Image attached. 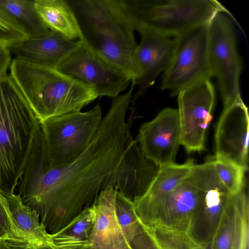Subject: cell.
Segmentation results:
<instances>
[{
  "instance_id": "6da1fadb",
  "label": "cell",
  "mask_w": 249,
  "mask_h": 249,
  "mask_svg": "<svg viewBox=\"0 0 249 249\" xmlns=\"http://www.w3.org/2000/svg\"><path fill=\"white\" fill-rule=\"evenodd\" d=\"M132 92L113 98L94 139L74 160L61 168L50 166L45 148L36 143L18 182L22 202L36 211L53 234L84 210L101 192L112 185L115 174L135 140L126 121Z\"/></svg>"
},
{
  "instance_id": "7a4b0ae2",
  "label": "cell",
  "mask_w": 249,
  "mask_h": 249,
  "mask_svg": "<svg viewBox=\"0 0 249 249\" xmlns=\"http://www.w3.org/2000/svg\"><path fill=\"white\" fill-rule=\"evenodd\" d=\"M40 128L39 121L7 75L0 80V194L6 197L14 193Z\"/></svg>"
},
{
  "instance_id": "3957f363",
  "label": "cell",
  "mask_w": 249,
  "mask_h": 249,
  "mask_svg": "<svg viewBox=\"0 0 249 249\" xmlns=\"http://www.w3.org/2000/svg\"><path fill=\"white\" fill-rule=\"evenodd\" d=\"M67 1L78 21L82 34L81 40L103 59L128 75L137 44L135 30L120 0Z\"/></svg>"
},
{
  "instance_id": "277c9868",
  "label": "cell",
  "mask_w": 249,
  "mask_h": 249,
  "mask_svg": "<svg viewBox=\"0 0 249 249\" xmlns=\"http://www.w3.org/2000/svg\"><path fill=\"white\" fill-rule=\"evenodd\" d=\"M10 70V76L39 122L80 111L98 97L90 89L56 69L15 58Z\"/></svg>"
},
{
  "instance_id": "5b68a950",
  "label": "cell",
  "mask_w": 249,
  "mask_h": 249,
  "mask_svg": "<svg viewBox=\"0 0 249 249\" xmlns=\"http://www.w3.org/2000/svg\"><path fill=\"white\" fill-rule=\"evenodd\" d=\"M135 31L178 36L207 24L217 13H229L215 0H119Z\"/></svg>"
},
{
  "instance_id": "8992f818",
  "label": "cell",
  "mask_w": 249,
  "mask_h": 249,
  "mask_svg": "<svg viewBox=\"0 0 249 249\" xmlns=\"http://www.w3.org/2000/svg\"><path fill=\"white\" fill-rule=\"evenodd\" d=\"M103 120L99 104L86 111H75L39 122L49 165L69 164L87 149Z\"/></svg>"
},
{
  "instance_id": "52a82bcc",
  "label": "cell",
  "mask_w": 249,
  "mask_h": 249,
  "mask_svg": "<svg viewBox=\"0 0 249 249\" xmlns=\"http://www.w3.org/2000/svg\"><path fill=\"white\" fill-rule=\"evenodd\" d=\"M208 24L178 36L172 58L163 73L161 89L176 96L184 88L213 76L208 55Z\"/></svg>"
},
{
  "instance_id": "ba28073f",
  "label": "cell",
  "mask_w": 249,
  "mask_h": 249,
  "mask_svg": "<svg viewBox=\"0 0 249 249\" xmlns=\"http://www.w3.org/2000/svg\"><path fill=\"white\" fill-rule=\"evenodd\" d=\"M224 12L208 24V49L213 76L217 81L224 107L241 96V63L231 23ZM229 14L230 13H228Z\"/></svg>"
},
{
  "instance_id": "9c48e42d",
  "label": "cell",
  "mask_w": 249,
  "mask_h": 249,
  "mask_svg": "<svg viewBox=\"0 0 249 249\" xmlns=\"http://www.w3.org/2000/svg\"><path fill=\"white\" fill-rule=\"evenodd\" d=\"M186 179L195 186L199 195L190 233L208 248L231 195L220 180L212 159L194 164Z\"/></svg>"
},
{
  "instance_id": "30bf717a",
  "label": "cell",
  "mask_w": 249,
  "mask_h": 249,
  "mask_svg": "<svg viewBox=\"0 0 249 249\" xmlns=\"http://www.w3.org/2000/svg\"><path fill=\"white\" fill-rule=\"evenodd\" d=\"M56 69L90 89L98 97L114 98L124 90L131 81L128 75L81 40Z\"/></svg>"
},
{
  "instance_id": "8fae6325",
  "label": "cell",
  "mask_w": 249,
  "mask_h": 249,
  "mask_svg": "<svg viewBox=\"0 0 249 249\" xmlns=\"http://www.w3.org/2000/svg\"><path fill=\"white\" fill-rule=\"evenodd\" d=\"M177 96L180 144L188 153L202 151L214 103L213 85L210 79L202 80L182 89Z\"/></svg>"
},
{
  "instance_id": "7c38bea8",
  "label": "cell",
  "mask_w": 249,
  "mask_h": 249,
  "mask_svg": "<svg viewBox=\"0 0 249 249\" xmlns=\"http://www.w3.org/2000/svg\"><path fill=\"white\" fill-rule=\"evenodd\" d=\"M199 202L196 188L187 179L169 194L141 206V213L150 225H163L190 233Z\"/></svg>"
},
{
  "instance_id": "4fadbf2b",
  "label": "cell",
  "mask_w": 249,
  "mask_h": 249,
  "mask_svg": "<svg viewBox=\"0 0 249 249\" xmlns=\"http://www.w3.org/2000/svg\"><path fill=\"white\" fill-rule=\"evenodd\" d=\"M140 35L141 41L132 56L128 73L132 85L139 86L135 98L152 86L159 74L166 69L178 37L149 33Z\"/></svg>"
},
{
  "instance_id": "5bb4252c",
  "label": "cell",
  "mask_w": 249,
  "mask_h": 249,
  "mask_svg": "<svg viewBox=\"0 0 249 249\" xmlns=\"http://www.w3.org/2000/svg\"><path fill=\"white\" fill-rule=\"evenodd\" d=\"M249 114L240 97L224 107L216 128L215 158L248 169Z\"/></svg>"
},
{
  "instance_id": "9a60e30c",
  "label": "cell",
  "mask_w": 249,
  "mask_h": 249,
  "mask_svg": "<svg viewBox=\"0 0 249 249\" xmlns=\"http://www.w3.org/2000/svg\"><path fill=\"white\" fill-rule=\"evenodd\" d=\"M180 137L178 110L167 107L142 124L137 142L144 156L162 167L175 163Z\"/></svg>"
},
{
  "instance_id": "2e32d148",
  "label": "cell",
  "mask_w": 249,
  "mask_h": 249,
  "mask_svg": "<svg viewBox=\"0 0 249 249\" xmlns=\"http://www.w3.org/2000/svg\"><path fill=\"white\" fill-rule=\"evenodd\" d=\"M249 198L242 189L231 195L208 249H248Z\"/></svg>"
},
{
  "instance_id": "e0dca14e",
  "label": "cell",
  "mask_w": 249,
  "mask_h": 249,
  "mask_svg": "<svg viewBox=\"0 0 249 249\" xmlns=\"http://www.w3.org/2000/svg\"><path fill=\"white\" fill-rule=\"evenodd\" d=\"M80 40H71L51 30L48 34L27 39L9 49L18 59L32 64L56 69L79 45Z\"/></svg>"
},
{
  "instance_id": "ac0fdd59",
  "label": "cell",
  "mask_w": 249,
  "mask_h": 249,
  "mask_svg": "<svg viewBox=\"0 0 249 249\" xmlns=\"http://www.w3.org/2000/svg\"><path fill=\"white\" fill-rule=\"evenodd\" d=\"M135 140L116 171L112 186L133 202L147 191L160 167L146 158Z\"/></svg>"
},
{
  "instance_id": "d6986e66",
  "label": "cell",
  "mask_w": 249,
  "mask_h": 249,
  "mask_svg": "<svg viewBox=\"0 0 249 249\" xmlns=\"http://www.w3.org/2000/svg\"><path fill=\"white\" fill-rule=\"evenodd\" d=\"M115 193L112 186H107L94 204L96 218L88 249H130L116 215Z\"/></svg>"
},
{
  "instance_id": "ffe728a7",
  "label": "cell",
  "mask_w": 249,
  "mask_h": 249,
  "mask_svg": "<svg viewBox=\"0 0 249 249\" xmlns=\"http://www.w3.org/2000/svg\"><path fill=\"white\" fill-rule=\"evenodd\" d=\"M6 198L16 229L27 242L26 249L42 245H55L51 234L40 223L39 215L25 205L18 194L14 193Z\"/></svg>"
},
{
  "instance_id": "44dd1931",
  "label": "cell",
  "mask_w": 249,
  "mask_h": 249,
  "mask_svg": "<svg viewBox=\"0 0 249 249\" xmlns=\"http://www.w3.org/2000/svg\"><path fill=\"white\" fill-rule=\"evenodd\" d=\"M116 215L130 249H158L149 231L139 219L132 201L115 190Z\"/></svg>"
},
{
  "instance_id": "7402d4cb",
  "label": "cell",
  "mask_w": 249,
  "mask_h": 249,
  "mask_svg": "<svg viewBox=\"0 0 249 249\" xmlns=\"http://www.w3.org/2000/svg\"><path fill=\"white\" fill-rule=\"evenodd\" d=\"M34 1L39 15L50 30L71 40H81L82 34L78 21L67 0Z\"/></svg>"
},
{
  "instance_id": "603a6c76",
  "label": "cell",
  "mask_w": 249,
  "mask_h": 249,
  "mask_svg": "<svg viewBox=\"0 0 249 249\" xmlns=\"http://www.w3.org/2000/svg\"><path fill=\"white\" fill-rule=\"evenodd\" d=\"M95 218L93 204L82 211L59 231L51 234L53 242L61 249H88Z\"/></svg>"
},
{
  "instance_id": "cb8c5ba5",
  "label": "cell",
  "mask_w": 249,
  "mask_h": 249,
  "mask_svg": "<svg viewBox=\"0 0 249 249\" xmlns=\"http://www.w3.org/2000/svg\"><path fill=\"white\" fill-rule=\"evenodd\" d=\"M194 164L193 160L190 159L183 164L174 163L160 167L147 191L133 202H148L169 194L186 179Z\"/></svg>"
},
{
  "instance_id": "d4e9b609",
  "label": "cell",
  "mask_w": 249,
  "mask_h": 249,
  "mask_svg": "<svg viewBox=\"0 0 249 249\" xmlns=\"http://www.w3.org/2000/svg\"><path fill=\"white\" fill-rule=\"evenodd\" d=\"M0 7L18 24L28 38L42 36L51 31L39 15L34 0H0Z\"/></svg>"
},
{
  "instance_id": "484cf974",
  "label": "cell",
  "mask_w": 249,
  "mask_h": 249,
  "mask_svg": "<svg viewBox=\"0 0 249 249\" xmlns=\"http://www.w3.org/2000/svg\"><path fill=\"white\" fill-rule=\"evenodd\" d=\"M148 230L158 249H208L186 231L161 224Z\"/></svg>"
},
{
  "instance_id": "4316f807",
  "label": "cell",
  "mask_w": 249,
  "mask_h": 249,
  "mask_svg": "<svg viewBox=\"0 0 249 249\" xmlns=\"http://www.w3.org/2000/svg\"><path fill=\"white\" fill-rule=\"evenodd\" d=\"M216 174L229 193L233 195L245 187L246 170L239 166L226 160L213 158Z\"/></svg>"
},
{
  "instance_id": "83f0119b",
  "label": "cell",
  "mask_w": 249,
  "mask_h": 249,
  "mask_svg": "<svg viewBox=\"0 0 249 249\" xmlns=\"http://www.w3.org/2000/svg\"><path fill=\"white\" fill-rule=\"evenodd\" d=\"M6 240L25 249L26 241L19 234L12 219L6 198L0 194V240Z\"/></svg>"
},
{
  "instance_id": "f1b7e54d",
  "label": "cell",
  "mask_w": 249,
  "mask_h": 249,
  "mask_svg": "<svg viewBox=\"0 0 249 249\" xmlns=\"http://www.w3.org/2000/svg\"><path fill=\"white\" fill-rule=\"evenodd\" d=\"M27 38L18 24L0 7V44L10 47Z\"/></svg>"
},
{
  "instance_id": "f546056e",
  "label": "cell",
  "mask_w": 249,
  "mask_h": 249,
  "mask_svg": "<svg viewBox=\"0 0 249 249\" xmlns=\"http://www.w3.org/2000/svg\"><path fill=\"white\" fill-rule=\"evenodd\" d=\"M11 61L9 47L0 44V80L7 75V71Z\"/></svg>"
},
{
  "instance_id": "4dcf8cb0",
  "label": "cell",
  "mask_w": 249,
  "mask_h": 249,
  "mask_svg": "<svg viewBox=\"0 0 249 249\" xmlns=\"http://www.w3.org/2000/svg\"><path fill=\"white\" fill-rule=\"evenodd\" d=\"M0 249H23L18 245L6 240H0Z\"/></svg>"
}]
</instances>
